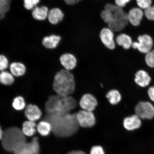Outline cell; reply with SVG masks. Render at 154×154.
<instances>
[{
  "mask_svg": "<svg viewBox=\"0 0 154 154\" xmlns=\"http://www.w3.org/2000/svg\"><path fill=\"white\" fill-rule=\"evenodd\" d=\"M144 17L151 22H154V5L144 10Z\"/></svg>",
  "mask_w": 154,
  "mask_h": 154,
  "instance_id": "4dcf8cb0",
  "label": "cell"
},
{
  "mask_svg": "<svg viewBox=\"0 0 154 154\" xmlns=\"http://www.w3.org/2000/svg\"><path fill=\"white\" fill-rule=\"evenodd\" d=\"M15 77L8 70L1 71L0 72V84L5 86L12 85L14 83Z\"/></svg>",
  "mask_w": 154,
  "mask_h": 154,
  "instance_id": "603a6c76",
  "label": "cell"
},
{
  "mask_svg": "<svg viewBox=\"0 0 154 154\" xmlns=\"http://www.w3.org/2000/svg\"><path fill=\"white\" fill-rule=\"evenodd\" d=\"M147 92L150 99L154 102V86L150 87L148 90Z\"/></svg>",
  "mask_w": 154,
  "mask_h": 154,
  "instance_id": "8d00e7d4",
  "label": "cell"
},
{
  "mask_svg": "<svg viewBox=\"0 0 154 154\" xmlns=\"http://www.w3.org/2000/svg\"><path fill=\"white\" fill-rule=\"evenodd\" d=\"M59 60L63 69L70 71L74 70L78 63L76 57L70 53L63 54L60 57Z\"/></svg>",
  "mask_w": 154,
  "mask_h": 154,
  "instance_id": "4fadbf2b",
  "label": "cell"
},
{
  "mask_svg": "<svg viewBox=\"0 0 154 154\" xmlns=\"http://www.w3.org/2000/svg\"><path fill=\"white\" fill-rule=\"evenodd\" d=\"M11 0H0V19L4 18L10 10Z\"/></svg>",
  "mask_w": 154,
  "mask_h": 154,
  "instance_id": "4316f807",
  "label": "cell"
},
{
  "mask_svg": "<svg viewBox=\"0 0 154 154\" xmlns=\"http://www.w3.org/2000/svg\"><path fill=\"white\" fill-rule=\"evenodd\" d=\"M76 112H72L63 115L44 114L40 121H46L51 124L54 135L61 138L70 137L76 134L80 128Z\"/></svg>",
  "mask_w": 154,
  "mask_h": 154,
  "instance_id": "6da1fadb",
  "label": "cell"
},
{
  "mask_svg": "<svg viewBox=\"0 0 154 154\" xmlns=\"http://www.w3.org/2000/svg\"><path fill=\"white\" fill-rule=\"evenodd\" d=\"M105 9L109 10L113 13L112 22L107 26L114 32L115 38L119 32L122 31L130 23L128 18V13L115 4L108 3L105 6Z\"/></svg>",
  "mask_w": 154,
  "mask_h": 154,
  "instance_id": "5b68a950",
  "label": "cell"
},
{
  "mask_svg": "<svg viewBox=\"0 0 154 154\" xmlns=\"http://www.w3.org/2000/svg\"><path fill=\"white\" fill-rule=\"evenodd\" d=\"M23 111L27 120L34 122L40 120L43 116L41 109L37 105L33 104H29Z\"/></svg>",
  "mask_w": 154,
  "mask_h": 154,
  "instance_id": "8fae6325",
  "label": "cell"
},
{
  "mask_svg": "<svg viewBox=\"0 0 154 154\" xmlns=\"http://www.w3.org/2000/svg\"><path fill=\"white\" fill-rule=\"evenodd\" d=\"M106 97L108 100L109 103L112 105H116L119 103L121 101V95L118 90H111L107 92Z\"/></svg>",
  "mask_w": 154,
  "mask_h": 154,
  "instance_id": "d4e9b609",
  "label": "cell"
},
{
  "mask_svg": "<svg viewBox=\"0 0 154 154\" xmlns=\"http://www.w3.org/2000/svg\"><path fill=\"white\" fill-rule=\"evenodd\" d=\"M36 122L29 120H26L23 123L22 130L25 136L28 137L33 136L36 131Z\"/></svg>",
  "mask_w": 154,
  "mask_h": 154,
  "instance_id": "7402d4cb",
  "label": "cell"
},
{
  "mask_svg": "<svg viewBox=\"0 0 154 154\" xmlns=\"http://www.w3.org/2000/svg\"><path fill=\"white\" fill-rule=\"evenodd\" d=\"M61 40V36L52 34L44 37L42 40V44L46 49L53 50L57 47Z\"/></svg>",
  "mask_w": 154,
  "mask_h": 154,
  "instance_id": "2e32d148",
  "label": "cell"
},
{
  "mask_svg": "<svg viewBox=\"0 0 154 154\" xmlns=\"http://www.w3.org/2000/svg\"><path fill=\"white\" fill-rule=\"evenodd\" d=\"M67 5H74L79 3L83 0H63Z\"/></svg>",
  "mask_w": 154,
  "mask_h": 154,
  "instance_id": "d590c367",
  "label": "cell"
},
{
  "mask_svg": "<svg viewBox=\"0 0 154 154\" xmlns=\"http://www.w3.org/2000/svg\"><path fill=\"white\" fill-rule=\"evenodd\" d=\"M40 146L38 138L34 137L30 142H25L20 146L14 154H39Z\"/></svg>",
  "mask_w": 154,
  "mask_h": 154,
  "instance_id": "9c48e42d",
  "label": "cell"
},
{
  "mask_svg": "<svg viewBox=\"0 0 154 154\" xmlns=\"http://www.w3.org/2000/svg\"><path fill=\"white\" fill-rule=\"evenodd\" d=\"M144 61L148 66L154 68V49L146 54Z\"/></svg>",
  "mask_w": 154,
  "mask_h": 154,
  "instance_id": "f1b7e54d",
  "label": "cell"
},
{
  "mask_svg": "<svg viewBox=\"0 0 154 154\" xmlns=\"http://www.w3.org/2000/svg\"><path fill=\"white\" fill-rule=\"evenodd\" d=\"M136 1L138 7L143 10L153 5V0H136Z\"/></svg>",
  "mask_w": 154,
  "mask_h": 154,
  "instance_id": "1f68e13d",
  "label": "cell"
},
{
  "mask_svg": "<svg viewBox=\"0 0 154 154\" xmlns=\"http://www.w3.org/2000/svg\"><path fill=\"white\" fill-rule=\"evenodd\" d=\"M144 17V11L138 7L131 9L128 13L129 22L134 26H139Z\"/></svg>",
  "mask_w": 154,
  "mask_h": 154,
  "instance_id": "5bb4252c",
  "label": "cell"
},
{
  "mask_svg": "<svg viewBox=\"0 0 154 154\" xmlns=\"http://www.w3.org/2000/svg\"><path fill=\"white\" fill-rule=\"evenodd\" d=\"M135 113L140 119L150 120L154 117V107L149 102L140 101L135 107Z\"/></svg>",
  "mask_w": 154,
  "mask_h": 154,
  "instance_id": "52a82bcc",
  "label": "cell"
},
{
  "mask_svg": "<svg viewBox=\"0 0 154 154\" xmlns=\"http://www.w3.org/2000/svg\"><path fill=\"white\" fill-rule=\"evenodd\" d=\"M23 5L24 8L29 11H32L35 7L32 0H23Z\"/></svg>",
  "mask_w": 154,
  "mask_h": 154,
  "instance_id": "d6a6232c",
  "label": "cell"
},
{
  "mask_svg": "<svg viewBox=\"0 0 154 154\" xmlns=\"http://www.w3.org/2000/svg\"><path fill=\"white\" fill-rule=\"evenodd\" d=\"M10 63L5 55L0 54V71L8 70Z\"/></svg>",
  "mask_w": 154,
  "mask_h": 154,
  "instance_id": "f546056e",
  "label": "cell"
},
{
  "mask_svg": "<svg viewBox=\"0 0 154 154\" xmlns=\"http://www.w3.org/2000/svg\"><path fill=\"white\" fill-rule=\"evenodd\" d=\"M123 125L127 130L137 129L141 126V119L136 115H132L125 118L123 121Z\"/></svg>",
  "mask_w": 154,
  "mask_h": 154,
  "instance_id": "e0dca14e",
  "label": "cell"
},
{
  "mask_svg": "<svg viewBox=\"0 0 154 154\" xmlns=\"http://www.w3.org/2000/svg\"><path fill=\"white\" fill-rule=\"evenodd\" d=\"M13 108L15 111H21L24 110L26 106V103L24 98L22 96L15 97L11 104Z\"/></svg>",
  "mask_w": 154,
  "mask_h": 154,
  "instance_id": "484cf974",
  "label": "cell"
},
{
  "mask_svg": "<svg viewBox=\"0 0 154 154\" xmlns=\"http://www.w3.org/2000/svg\"><path fill=\"white\" fill-rule=\"evenodd\" d=\"M67 154H86V153L81 151H74L69 152Z\"/></svg>",
  "mask_w": 154,
  "mask_h": 154,
  "instance_id": "74e56055",
  "label": "cell"
},
{
  "mask_svg": "<svg viewBox=\"0 0 154 154\" xmlns=\"http://www.w3.org/2000/svg\"><path fill=\"white\" fill-rule=\"evenodd\" d=\"M154 41L152 37L149 34L140 35L137 38V42H133L131 48L137 49L140 53L146 54L153 49Z\"/></svg>",
  "mask_w": 154,
  "mask_h": 154,
  "instance_id": "8992f818",
  "label": "cell"
},
{
  "mask_svg": "<svg viewBox=\"0 0 154 154\" xmlns=\"http://www.w3.org/2000/svg\"><path fill=\"white\" fill-rule=\"evenodd\" d=\"M36 130L42 136H48L52 131L51 125L48 121H40L36 126Z\"/></svg>",
  "mask_w": 154,
  "mask_h": 154,
  "instance_id": "cb8c5ba5",
  "label": "cell"
},
{
  "mask_svg": "<svg viewBox=\"0 0 154 154\" xmlns=\"http://www.w3.org/2000/svg\"><path fill=\"white\" fill-rule=\"evenodd\" d=\"M76 118L80 127L90 128L95 126L96 120L92 112L81 109L77 112Z\"/></svg>",
  "mask_w": 154,
  "mask_h": 154,
  "instance_id": "ba28073f",
  "label": "cell"
},
{
  "mask_svg": "<svg viewBox=\"0 0 154 154\" xmlns=\"http://www.w3.org/2000/svg\"><path fill=\"white\" fill-rule=\"evenodd\" d=\"M100 38L102 43L108 49L113 50L116 47L114 32L108 28L102 29L100 33Z\"/></svg>",
  "mask_w": 154,
  "mask_h": 154,
  "instance_id": "30bf717a",
  "label": "cell"
},
{
  "mask_svg": "<svg viewBox=\"0 0 154 154\" xmlns=\"http://www.w3.org/2000/svg\"><path fill=\"white\" fill-rule=\"evenodd\" d=\"M49 9L45 5L36 6L31 11L32 15L35 20L43 21L47 20Z\"/></svg>",
  "mask_w": 154,
  "mask_h": 154,
  "instance_id": "ac0fdd59",
  "label": "cell"
},
{
  "mask_svg": "<svg viewBox=\"0 0 154 154\" xmlns=\"http://www.w3.org/2000/svg\"><path fill=\"white\" fill-rule=\"evenodd\" d=\"M100 16L103 22L108 25L111 23L113 20V14L110 11L107 9L103 10L101 13Z\"/></svg>",
  "mask_w": 154,
  "mask_h": 154,
  "instance_id": "83f0119b",
  "label": "cell"
},
{
  "mask_svg": "<svg viewBox=\"0 0 154 154\" xmlns=\"http://www.w3.org/2000/svg\"><path fill=\"white\" fill-rule=\"evenodd\" d=\"M79 105L82 109L92 112L97 106L98 102L94 95L91 94H86L80 98Z\"/></svg>",
  "mask_w": 154,
  "mask_h": 154,
  "instance_id": "7c38bea8",
  "label": "cell"
},
{
  "mask_svg": "<svg viewBox=\"0 0 154 154\" xmlns=\"http://www.w3.org/2000/svg\"><path fill=\"white\" fill-rule=\"evenodd\" d=\"M64 17V13L62 10L58 8H54L49 10L47 20L50 24L57 25L62 22Z\"/></svg>",
  "mask_w": 154,
  "mask_h": 154,
  "instance_id": "9a60e30c",
  "label": "cell"
},
{
  "mask_svg": "<svg viewBox=\"0 0 154 154\" xmlns=\"http://www.w3.org/2000/svg\"><path fill=\"white\" fill-rule=\"evenodd\" d=\"M54 92L61 96H72L75 91L76 83L71 71L61 69L55 74L53 84Z\"/></svg>",
  "mask_w": 154,
  "mask_h": 154,
  "instance_id": "3957f363",
  "label": "cell"
},
{
  "mask_svg": "<svg viewBox=\"0 0 154 154\" xmlns=\"http://www.w3.org/2000/svg\"><path fill=\"white\" fill-rule=\"evenodd\" d=\"M26 136L22 129L16 126H11L3 130L1 139V144L4 149L14 153L16 150L26 142Z\"/></svg>",
  "mask_w": 154,
  "mask_h": 154,
  "instance_id": "277c9868",
  "label": "cell"
},
{
  "mask_svg": "<svg viewBox=\"0 0 154 154\" xmlns=\"http://www.w3.org/2000/svg\"><path fill=\"white\" fill-rule=\"evenodd\" d=\"M151 80V77L145 71L138 70L135 74V82L141 87H146L149 85Z\"/></svg>",
  "mask_w": 154,
  "mask_h": 154,
  "instance_id": "d6986e66",
  "label": "cell"
},
{
  "mask_svg": "<svg viewBox=\"0 0 154 154\" xmlns=\"http://www.w3.org/2000/svg\"><path fill=\"white\" fill-rule=\"evenodd\" d=\"M90 154H105V152L101 146H95L92 148Z\"/></svg>",
  "mask_w": 154,
  "mask_h": 154,
  "instance_id": "836d02e7",
  "label": "cell"
},
{
  "mask_svg": "<svg viewBox=\"0 0 154 154\" xmlns=\"http://www.w3.org/2000/svg\"><path fill=\"white\" fill-rule=\"evenodd\" d=\"M15 78L24 76L26 74V68L23 63L20 62H13L10 63L8 70Z\"/></svg>",
  "mask_w": 154,
  "mask_h": 154,
  "instance_id": "ffe728a7",
  "label": "cell"
},
{
  "mask_svg": "<svg viewBox=\"0 0 154 154\" xmlns=\"http://www.w3.org/2000/svg\"><path fill=\"white\" fill-rule=\"evenodd\" d=\"M131 0H115V4L118 6L124 8Z\"/></svg>",
  "mask_w": 154,
  "mask_h": 154,
  "instance_id": "e575fe53",
  "label": "cell"
},
{
  "mask_svg": "<svg viewBox=\"0 0 154 154\" xmlns=\"http://www.w3.org/2000/svg\"><path fill=\"white\" fill-rule=\"evenodd\" d=\"M77 106L72 96H61L56 94L50 95L44 106L43 115H63L72 112Z\"/></svg>",
  "mask_w": 154,
  "mask_h": 154,
  "instance_id": "7a4b0ae2",
  "label": "cell"
},
{
  "mask_svg": "<svg viewBox=\"0 0 154 154\" xmlns=\"http://www.w3.org/2000/svg\"><path fill=\"white\" fill-rule=\"evenodd\" d=\"M116 43L122 47L125 50H128L131 48L132 39L128 35L122 33L118 35L115 38Z\"/></svg>",
  "mask_w": 154,
  "mask_h": 154,
  "instance_id": "44dd1931",
  "label": "cell"
}]
</instances>
